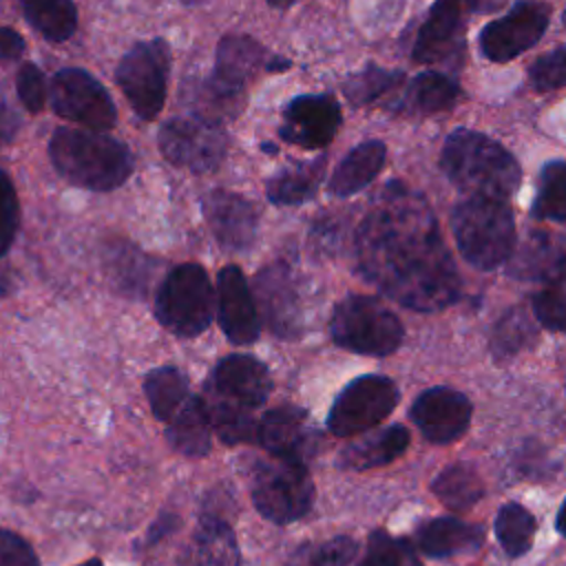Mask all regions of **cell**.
<instances>
[{"instance_id":"6da1fadb","label":"cell","mask_w":566,"mask_h":566,"mask_svg":"<svg viewBox=\"0 0 566 566\" xmlns=\"http://www.w3.org/2000/svg\"><path fill=\"white\" fill-rule=\"evenodd\" d=\"M356 265L385 296L416 312H438L460 296V276L427 199L387 184L356 230Z\"/></svg>"},{"instance_id":"7a4b0ae2","label":"cell","mask_w":566,"mask_h":566,"mask_svg":"<svg viewBox=\"0 0 566 566\" xmlns=\"http://www.w3.org/2000/svg\"><path fill=\"white\" fill-rule=\"evenodd\" d=\"M440 166L447 179L469 197L506 201L522 181L517 159L500 142L471 128L449 133L440 153Z\"/></svg>"},{"instance_id":"3957f363","label":"cell","mask_w":566,"mask_h":566,"mask_svg":"<svg viewBox=\"0 0 566 566\" xmlns=\"http://www.w3.org/2000/svg\"><path fill=\"white\" fill-rule=\"evenodd\" d=\"M55 170L71 184L88 190H115L133 172L130 150L106 133L57 128L49 142Z\"/></svg>"},{"instance_id":"277c9868","label":"cell","mask_w":566,"mask_h":566,"mask_svg":"<svg viewBox=\"0 0 566 566\" xmlns=\"http://www.w3.org/2000/svg\"><path fill=\"white\" fill-rule=\"evenodd\" d=\"M451 230L467 263L478 270H495L515 248V219L506 201L467 197L453 208Z\"/></svg>"},{"instance_id":"5b68a950","label":"cell","mask_w":566,"mask_h":566,"mask_svg":"<svg viewBox=\"0 0 566 566\" xmlns=\"http://www.w3.org/2000/svg\"><path fill=\"white\" fill-rule=\"evenodd\" d=\"M329 334L338 347L354 354L389 356L400 347L405 329L398 316L378 298L349 294L334 307Z\"/></svg>"},{"instance_id":"8992f818","label":"cell","mask_w":566,"mask_h":566,"mask_svg":"<svg viewBox=\"0 0 566 566\" xmlns=\"http://www.w3.org/2000/svg\"><path fill=\"white\" fill-rule=\"evenodd\" d=\"M214 314V292L206 270L197 263L172 268L159 283L155 316L172 334L190 338L208 329Z\"/></svg>"},{"instance_id":"52a82bcc","label":"cell","mask_w":566,"mask_h":566,"mask_svg":"<svg viewBox=\"0 0 566 566\" xmlns=\"http://www.w3.org/2000/svg\"><path fill=\"white\" fill-rule=\"evenodd\" d=\"M250 493L256 511L265 520L287 524L310 511L314 502V482L305 462L272 455L254 467Z\"/></svg>"},{"instance_id":"ba28073f","label":"cell","mask_w":566,"mask_h":566,"mask_svg":"<svg viewBox=\"0 0 566 566\" xmlns=\"http://www.w3.org/2000/svg\"><path fill=\"white\" fill-rule=\"evenodd\" d=\"M170 49L164 40L137 42L117 64V84L142 119H155L166 102Z\"/></svg>"},{"instance_id":"9c48e42d","label":"cell","mask_w":566,"mask_h":566,"mask_svg":"<svg viewBox=\"0 0 566 566\" xmlns=\"http://www.w3.org/2000/svg\"><path fill=\"white\" fill-rule=\"evenodd\" d=\"M396 402L398 389L391 378L376 374L358 376L336 396L327 416V429L338 438L356 436L382 422Z\"/></svg>"},{"instance_id":"30bf717a","label":"cell","mask_w":566,"mask_h":566,"mask_svg":"<svg viewBox=\"0 0 566 566\" xmlns=\"http://www.w3.org/2000/svg\"><path fill=\"white\" fill-rule=\"evenodd\" d=\"M159 148L164 157L192 172L214 170L228 150V137L217 122L199 115L172 117L159 130Z\"/></svg>"},{"instance_id":"8fae6325","label":"cell","mask_w":566,"mask_h":566,"mask_svg":"<svg viewBox=\"0 0 566 566\" xmlns=\"http://www.w3.org/2000/svg\"><path fill=\"white\" fill-rule=\"evenodd\" d=\"M53 111L86 130H111L117 119L115 104L106 88L82 69H62L51 82Z\"/></svg>"},{"instance_id":"7c38bea8","label":"cell","mask_w":566,"mask_h":566,"mask_svg":"<svg viewBox=\"0 0 566 566\" xmlns=\"http://www.w3.org/2000/svg\"><path fill=\"white\" fill-rule=\"evenodd\" d=\"M551 22V4L520 0L502 18L491 20L480 33V51L491 62H509L542 40Z\"/></svg>"},{"instance_id":"4fadbf2b","label":"cell","mask_w":566,"mask_h":566,"mask_svg":"<svg viewBox=\"0 0 566 566\" xmlns=\"http://www.w3.org/2000/svg\"><path fill=\"white\" fill-rule=\"evenodd\" d=\"M256 301L268 327L285 338L298 336L303 325V281L285 263H272L254 276ZM256 307V310H259Z\"/></svg>"},{"instance_id":"5bb4252c","label":"cell","mask_w":566,"mask_h":566,"mask_svg":"<svg viewBox=\"0 0 566 566\" xmlns=\"http://www.w3.org/2000/svg\"><path fill=\"white\" fill-rule=\"evenodd\" d=\"M270 389V371L261 360L248 354H230L212 369L206 400L252 411L268 400Z\"/></svg>"},{"instance_id":"9a60e30c","label":"cell","mask_w":566,"mask_h":566,"mask_svg":"<svg viewBox=\"0 0 566 566\" xmlns=\"http://www.w3.org/2000/svg\"><path fill=\"white\" fill-rule=\"evenodd\" d=\"M340 104L332 95H296L283 106L279 135L283 142L321 150L329 146L340 128Z\"/></svg>"},{"instance_id":"2e32d148","label":"cell","mask_w":566,"mask_h":566,"mask_svg":"<svg viewBox=\"0 0 566 566\" xmlns=\"http://www.w3.org/2000/svg\"><path fill=\"white\" fill-rule=\"evenodd\" d=\"M287 66V60L272 57L263 44L256 40L243 35V33H230L226 35L217 46V60L214 71L210 77V84L221 91L223 95L239 99L245 84L261 71V69H283Z\"/></svg>"},{"instance_id":"e0dca14e","label":"cell","mask_w":566,"mask_h":566,"mask_svg":"<svg viewBox=\"0 0 566 566\" xmlns=\"http://www.w3.org/2000/svg\"><path fill=\"white\" fill-rule=\"evenodd\" d=\"M471 400L451 387L424 389L409 411L420 433L438 444L460 438L471 422Z\"/></svg>"},{"instance_id":"ac0fdd59","label":"cell","mask_w":566,"mask_h":566,"mask_svg":"<svg viewBox=\"0 0 566 566\" xmlns=\"http://www.w3.org/2000/svg\"><path fill=\"white\" fill-rule=\"evenodd\" d=\"M214 307L226 338L234 345H250L259 338L261 321L248 281L237 265H226L217 274Z\"/></svg>"},{"instance_id":"d6986e66","label":"cell","mask_w":566,"mask_h":566,"mask_svg":"<svg viewBox=\"0 0 566 566\" xmlns=\"http://www.w3.org/2000/svg\"><path fill=\"white\" fill-rule=\"evenodd\" d=\"M201 208H203L208 228L212 230L221 248L232 252H243L256 241L259 208L254 206V201L237 192L212 190L203 197Z\"/></svg>"},{"instance_id":"ffe728a7","label":"cell","mask_w":566,"mask_h":566,"mask_svg":"<svg viewBox=\"0 0 566 566\" xmlns=\"http://www.w3.org/2000/svg\"><path fill=\"white\" fill-rule=\"evenodd\" d=\"M460 51H462L460 0H436L418 31L411 55L418 64H440V62H449Z\"/></svg>"},{"instance_id":"44dd1931","label":"cell","mask_w":566,"mask_h":566,"mask_svg":"<svg viewBox=\"0 0 566 566\" xmlns=\"http://www.w3.org/2000/svg\"><path fill=\"white\" fill-rule=\"evenodd\" d=\"M259 442L274 458L301 460L312 449L314 429L305 411L292 405H281L263 413L256 424Z\"/></svg>"},{"instance_id":"7402d4cb","label":"cell","mask_w":566,"mask_h":566,"mask_svg":"<svg viewBox=\"0 0 566 566\" xmlns=\"http://www.w3.org/2000/svg\"><path fill=\"white\" fill-rule=\"evenodd\" d=\"M177 566H239V544L223 517L203 515Z\"/></svg>"},{"instance_id":"603a6c76","label":"cell","mask_w":566,"mask_h":566,"mask_svg":"<svg viewBox=\"0 0 566 566\" xmlns=\"http://www.w3.org/2000/svg\"><path fill=\"white\" fill-rule=\"evenodd\" d=\"M509 274L524 281H551L564 274V243L551 232H531L509 256Z\"/></svg>"},{"instance_id":"cb8c5ba5","label":"cell","mask_w":566,"mask_h":566,"mask_svg":"<svg viewBox=\"0 0 566 566\" xmlns=\"http://www.w3.org/2000/svg\"><path fill=\"white\" fill-rule=\"evenodd\" d=\"M484 539L480 526L467 524L458 517H436L416 531V546L429 557H449L475 551Z\"/></svg>"},{"instance_id":"d4e9b609","label":"cell","mask_w":566,"mask_h":566,"mask_svg":"<svg viewBox=\"0 0 566 566\" xmlns=\"http://www.w3.org/2000/svg\"><path fill=\"white\" fill-rule=\"evenodd\" d=\"M387 159V148L378 139L358 144L347 153L329 179V192L336 197H352L369 186L382 170Z\"/></svg>"},{"instance_id":"484cf974","label":"cell","mask_w":566,"mask_h":566,"mask_svg":"<svg viewBox=\"0 0 566 566\" xmlns=\"http://www.w3.org/2000/svg\"><path fill=\"white\" fill-rule=\"evenodd\" d=\"M210 431L208 411L199 396H188L166 424V436L172 449L190 458H199L210 451Z\"/></svg>"},{"instance_id":"4316f807","label":"cell","mask_w":566,"mask_h":566,"mask_svg":"<svg viewBox=\"0 0 566 566\" xmlns=\"http://www.w3.org/2000/svg\"><path fill=\"white\" fill-rule=\"evenodd\" d=\"M407 444H409V431L402 424H391L371 436H365L360 442L349 444L340 453L338 464L356 471L389 464L407 449Z\"/></svg>"},{"instance_id":"83f0119b","label":"cell","mask_w":566,"mask_h":566,"mask_svg":"<svg viewBox=\"0 0 566 566\" xmlns=\"http://www.w3.org/2000/svg\"><path fill=\"white\" fill-rule=\"evenodd\" d=\"M323 168L325 157L294 168H283L268 181V199L274 206H298L310 201L321 186Z\"/></svg>"},{"instance_id":"f1b7e54d","label":"cell","mask_w":566,"mask_h":566,"mask_svg":"<svg viewBox=\"0 0 566 566\" xmlns=\"http://www.w3.org/2000/svg\"><path fill=\"white\" fill-rule=\"evenodd\" d=\"M460 99V86L455 80L438 71L418 73L405 93V108L422 115L449 111Z\"/></svg>"},{"instance_id":"f546056e","label":"cell","mask_w":566,"mask_h":566,"mask_svg":"<svg viewBox=\"0 0 566 566\" xmlns=\"http://www.w3.org/2000/svg\"><path fill=\"white\" fill-rule=\"evenodd\" d=\"M436 497L451 511H469L484 495L482 478L469 464H451L431 484Z\"/></svg>"},{"instance_id":"4dcf8cb0","label":"cell","mask_w":566,"mask_h":566,"mask_svg":"<svg viewBox=\"0 0 566 566\" xmlns=\"http://www.w3.org/2000/svg\"><path fill=\"white\" fill-rule=\"evenodd\" d=\"M27 20L51 42H64L77 27L73 0H20Z\"/></svg>"},{"instance_id":"1f68e13d","label":"cell","mask_w":566,"mask_h":566,"mask_svg":"<svg viewBox=\"0 0 566 566\" xmlns=\"http://www.w3.org/2000/svg\"><path fill=\"white\" fill-rule=\"evenodd\" d=\"M144 389H146V398L150 402L153 416L164 422H168L170 416L190 396L186 376L177 367H170V365L148 371V376L144 378Z\"/></svg>"},{"instance_id":"d6a6232c","label":"cell","mask_w":566,"mask_h":566,"mask_svg":"<svg viewBox=\"0 0 566 566\" xmlns=\"http://www.w3.org/2000/svg\"><path fill=\"white\" fill-rule=\"evenodd\" d=\"M531 212L535 219H551L555 223L566 221V164L562 159L544 164Z\"/></svg>"},{"instance_id":"836d02e7","label":"cell","mask_w":566,"mask_h":566,"mask_svg":"<svg viewBox=\"0 0 566 566\" xmlns=\"http://www.w3.org/2000/svg\"><path fill=\"white\" fill-rule=\"evenodd\" d=\"M495 537L509 557L524 555L535 535V517L517 502L504 504L493 522Z\"/></svg>"},{"instance_id":"e575fe53","label":"cell","mask_w":566,"mask_h":566,"mask_svg":"<svg viewBox=\"0 0 566 566\" xmlns=\"http://www.w3.org/2000/svg\"><path fill=\"white\" fill-rule=\"evenodd\" d=\"M402 77L405 75L400 71H389V69H380L376 64H367L363 71L354 73L343 84V91L352 104L365 106V104H371L378 97L387 95L389 91H394L402 82Z\"/></svg>"},{"instance_id":"d590c367","label":"cell","mask_w":566,"mask_h":566,"mask_svg":"<svg viewBox=\"0 0 566 566\" xmlns=\"http://www.w3.org/2000/svg\"><path fill=\"white\" fill-rule=\"evenodd\" d=\"M533 336L535 332L528 316L522 310H509L493 327L491 352L495 358H509L526 347Z\"/></svg>"},{"instance_id":"8d00e7d4","label":"cell","mask_w":566,"mask_h":566,"mask_svg":"<svg viewBox=\"0 0 566 566\" xmlns=\"http://www.w3.org/2000/svg\"><path fill=\"white\" fill-rule=\"evenodd\" d=\"M356 551L358 544L352 537L340 535L298 548L287 566H349V562L356 557Z\"/></svg>"},{"instance_id":"74e56055","label":"cell","mask_w":566,"mask_h":566,"mask_svg":"<svg viewBox=\"0 0 566 566\" xmlns=\"http://www.w3.org/2000/svg\"><path fill=\"white\" fill-rule=\"evenodd\" d=\"M360 566H420V562L409 542L394 539L382 531H374Z\"/></svg>"},{"instance_id":"f35d334b","label":"cell","mask_w":566,"mask_h":566,"mask_svg":"<svg viewBox=\"0 0 566 566\" xmlns=\"http://www.w3.org/2000/svg\"><path fill=\"white\" fill-rule=\"evenodd\" d=\"M564 274L544 281V287L533 296L535 318L551 332L564 329Z\"/></svg>"},{"instance_id":"ab89813d","label":"cell","mask_w":566,"mask_h":566,"mask_svg":"<svg viewBox=\"0 0 566 566\" xmlns=\"http://www.w3.org/2000/svg\"><path fill=\"white\" fill-rule=\"evenodd\" d=\"M564 66H566V49L559 44L533 62V66L528 69L531 86L539 93L562 88L564 80H566Z\"/></svg>"},{"instance_id":"60d3db41","label":"cell","mask_w":566,"mask_h":566,"mask_svg":"<svg viewBox=\"0 0 566 566\" xmlns=\"http://www.w3.org/2000/svg\"><path fill=\"white\" fill-rule=\"evenodd\" d=\"M18 195L9 179V175L0 168V256L7 254V250L13 243L15 230H18Z\"/></svg>"},{"instance_id":"b9f144b4","label":"cell","mask_w":566,"mask_h":566,"mask_svg":"<svg viewBox=\"0 0 566 566\" xmlns=\"http://www.w3.org/2000/svg\"><path fill=\"white\" fill-rule=\"evenodd\" d=\"M18 97L31 113H40L46 102V84L42 71L33 62H24L18 71Z\"/></svg>"},{"instance_id":"7bdbcfd3","label":"cell","mask_w":566,"mask_h":566,"mask_svg":"<svg viewBox=\"0 0 566 566\" xmlns=\"http://www.w3.org/2000/svg\"><path fill=\"white\" fill-rule=\"evenodd\" d=\"M0 566H40L27 539L0 528Z\"/></svg>"},{"instance_id":"ee69618b","label":"cell","mask_w":566,"mask_h":566,"mask_svg":"<svg viewBox=\"0 0 566 566\" xmlns=\"http://www.w3.org/2000/svg\"><path fill=\"white\" fill-rule=\"evenodd\" d=\"M24 53V40L18 31L9 27H0V60H18Z\"/></svg>"},{"instance_id":"f6af8a7d","label":"cell","mask_w":566,"mask_h":566,"mask_svg":"<svg viewBox=\"0 0 566 566\" xmlns=\"http://www.w3.org/2000/svg\"><path fill=\"white\" fill-rule=\"evenodd\" d=\"M18 126H20V119L15 111L4 99H0V146L9 144L15 137Z\"/></svg>"},{"instance_id":"bcb514c9","label":"cell","mask_w":566,"mask_h":566,"mask_svg":"<svg viewBox=\"0 0 566 566\" xmlns=\"http://www.w3.org/2000/svg\"><path fill=\"white\" fill-rule=\"evenodd\" d=\"M177 522H179V520H177L175 515H170V513H161V515L150 524V528H148V537H146V544H155V542L164 539L170 531H175Z\"/></svg>"},{"instance_id":"7dc6e473","label":"cell","mask_w":566,"mask_h":566,"mask_svg":"<svg viewBox=\"0 0 566 566\" xmlns=\"http://www.w3.org/2000/svg\"><path fill=\"white\" fill-rule=\"evenodd\" d=\"M500 2H502V0H467V4H469L471 11H482V13L495 9Z\"/></svg>"},{"instance_id":"c3c4849f","label":"cell","mask_w":566,"mask_h":566,"mask_svg":"<svg viewBox=\"0 0 566 566\" xmlns=\"http://www.w3.org/2000/svg\"><path fill=\"white\" fill-rule=\"evenodd\" d=\"M9 290V276L4 274V270H0V294H4Z\"/></svg>"},{"instance_id":"681fc988","label":"cell","mask_w":566,"mask_h":566,"mask_svg":"<svg viewBox=\"0 0 566 566\" xmlns=\"http://www.w3.org/2000/svg\"><path fill=\"white\" fill-rule=\"evenodd\" d=\"M272 7H279V9H285V7H290V4H294V2H298V0H268Z\"/></svg>"},{"instance_id":"f907efd6","label":"cell","mask_w":566,"mask_h":566,"mask_svg":"<svg viewBox=\"0 0 566 566\" xmlns=\"http://www.w3.org/2000/svg\"><path fill=\"white\" fill-rule=\"evenodd\" d=\"M80 566H102V562L95 557V559H88V562H84V564H80Z\"/></svg>"},{"instance_id":"816d5d0a","label":"cell","mask_w":566,"mask_h":566,"mask_svg":"<svg viewBox=\"0 0 566 566\" xmlns=\"http://www.w3.org/2000/svg\"><path fill=\"white\" fill-rule=\"evenodd\" d=\"M184 2H197V0H184Z\"/></svg>"}]
</instances>
